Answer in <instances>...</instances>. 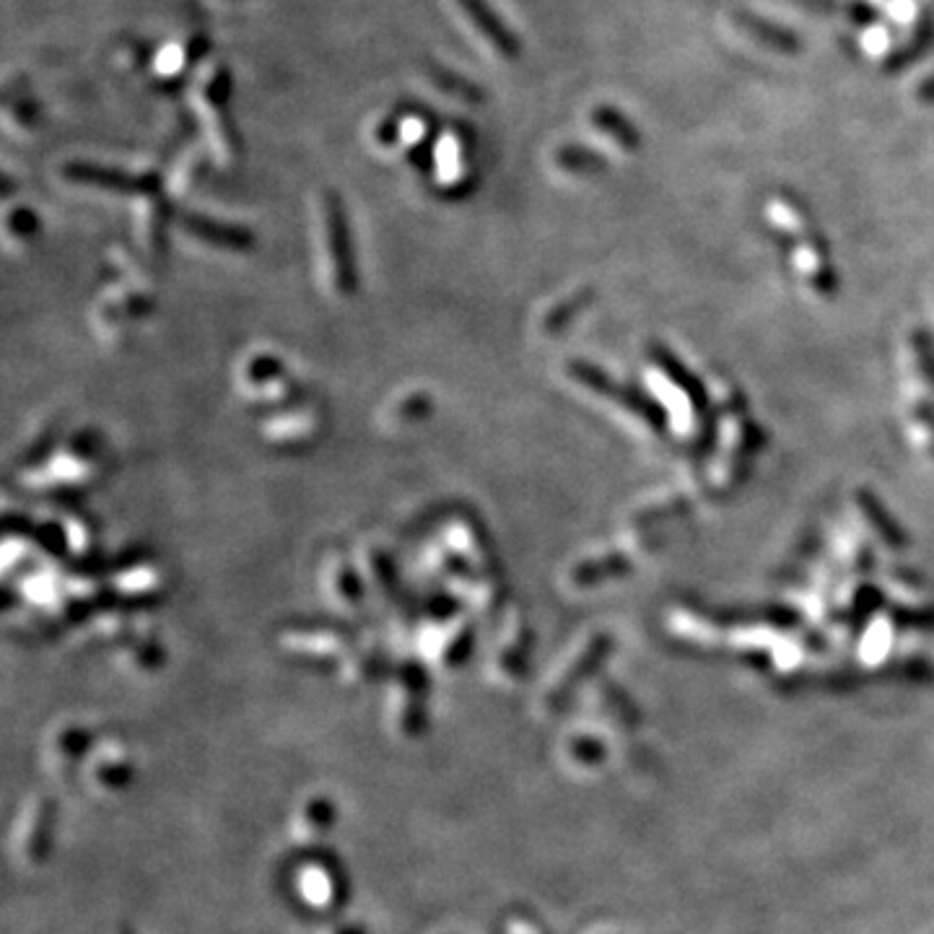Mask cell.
Returning a JSON list of instances; mask_svg holds the SVG:
<instances>
[{
	"instance_id": "obj_1",
	"label": "cell",
	"mask_w": 934,
	"mask_h": 934,
	"mask_svg": "<svg viewBox=\"0 0 934 934\" xmlns=\"http://www.w3.org/2000/svg\"><path fill=\"white\" fill-rule=\"evenodd\" d=\"M325 231L336 289L340 293H353L356 291V263H353L349 222H345L343 205L336 195H327L325 200Z\"/></svg>"
},
{
	"instance_id": "obj_2",
	"label": "cell",
	"mask_w": 934,
	"mask_h": 934,
	"mask_svg": "<svg viewBox=\"0 0 934 934\" xmlns=\"http://www.w3.org/2000/svg\"><path fill=\"white\" fill-rule=\"evenodd\" d=\"M400 680L405 689V709H403V730L408 737H418L426 732L429 714H426V693H429V678L418 662H405L400 667Z\"/></svg>"
},
{
	"instance_id": "obj_3",
	"label": "cell",
	"mask_w": 934,
	"mask_h": 934,
	"mask_svg": "<svg viewBox=\"0 0 934 934\" xmlns=\"http://www.w3.org/2000/svg\"><path fill=\"white\" fill-rule=\"evenodd\" d=\"M65 177L73 179V182L97 185V187H104V190H115V192H130V195L132 192L156 190V177L125 175V172L104 169V166H91V164H71L68 169H65Z\"/></svg>"
},
{
	"instance_id": "obj_4",
	"label": "cell",
	"mask_w": 934,
	"mask_h": 934,
	"mask_svg": "<svg viewBox=\"0 0 934 934\" xmlns=\"http://www.w3.org/2000/svg\"><path fill=\"white\" fill-rule=\"evenodd\" d=\"M459 9L465 11V16L470 18L472 26L483 35L489 42L496 47L504 55H517V42H514L512 31L502 24V18L489 9L485 0H459Z\"/></svg>"
},
{
	"instance_id": "obj_5",
	"label": "cell",
	"mask_w": 934,
	"mask_h": 934,
	"mask_svg": "<svg viewBox=\"0 0 934 934\" xmlns=\"http://www.w3.org/2000/svg\"><path fill=\"white\" fill-rule=\"evenodd\" d=\"M55 823H58V805L52 799L39 803L35 825H31V836L26 841V857L31 862H47L52 851V841H55Z\"/></svg>"
},
{
	"instance_id": "obj_6",
	"label": "cell",
	"mask_w": 934,
	"mask_h": 934,
	"mask_svg": "<svg viewBox=\"0 0 934 934\" xmlns=\"http://www.w3.org/2000/svg\"><path fill=\"white\" fill-rule=\"evenodd\" d=\"M185 226L190 229V234H195L198 239H203V242L216 244V247H229V250H244V247L252 244V234L239 229V226H226V224H216L209 222V218H200V216H190L185 218Z\"/></svg>"
},
{
	"instance_id": "obj_7",
	"label": "cell",
	"mask_w": 934,
	"mask_h": 934,
	"mask_svg": "<svg viewBox=\"0 0 934 934\" xmlns=\"http://www.w3.org/2000/svg\"><path fill=\"white\" fill-rule=\"evenodd\" d=\"M431 78L437 81V86L446 93H452V97L465 99V102H480L483 99V93L476 84L465 81L463 76H455V73L444 71V68H431Z\"/></svg>"
},
{
	"instance_id": "obj_8",
	"label": "cell",
	"mask_w": 934,
	"mask_h": 934,
	"mask_svg": "<svg viewBox=\"0 0 934 934\" xmlns=\"http://www.w3.org/2000/svg\"><path fill=\"white\" fill-rule=\"evenodd\" d=\"M306 820L319 831L330 829L336 823V803H330L327 797H317L306 805Z\"/></svg>"
},
{
	"instance_id": "obj_9",
	"label": "cell",
	"mask_w": 934,
	"mask_h": 934,
	"mask_svg": "<svg viewBox=\"0 0 934 934\" xmlns=\"http://www.w3.org/2000/svg\"><path fill=\"white\" fill-rule=\"evenodd\" d=\"M99 782H104L106 786H112V790H123V786H128L132 782V766L130 763H102L97 771Z\"/></svg>"
},
{
	"instance_id": "obj_10",
	"label": "cell",
	"mask_w": 934,
	"mask_h": 934,
	"mask_svg": "<svg viewBox=\"0 0 934 934\" xmlns=\"http://www.w3.org/2000/svg\"><path fill=\"white\" fill-rule=\"evenodd\" d=\"M470 654H472V631L465 629L463 633H459V636L452 639L450 646H446L444 662L450 667H459V665L467 662V657H470Z\"/></svg>"
},
{
	"instance_id": "obj_11",
	"label": "cell",
	"mask_w": 934,
	"mask_h": 934,
	"mask_svg": "<svg viewBox=\"0 0 934 934\" xmlns=\"http://www.w3.org/2000/svg\"><path fill=\"white\" fill-rule=\"evenodd\" d=\"M89 747H91V735L86 730H68L60 735V750H63L65 756L81 758L86 756Z\"/></svg>"
},
{
	"instance_id": "obj_12",
	"label": "cell",
	"mask_w": 934,
	"mask_h": 934,
	"mask_svg": "<svg viewBox=\"0 0 934 934\" xmlns=\"http://www.w3.org/2000/svg\"><path fill=\"white\" fill-rule=\"evenodd\" d=\"M280 374V364L276 358H255V362L250 364V369H247V379H250L252 384H265L273 382Z\"/></svg>"
},
{
	"instance_id": "obj_13",
	"label": "cell",
	"mask_w": 934,
	"mask_h": 934,
	"mask_svg": "<svg viewBox=\"0 0 934 934\" xmlns=\"http://www.w3.org/2000/svg\"><path fill=\"white\" fill-rule=\"evenodd\" d=\"M338 579H340L338 595L343 599H349V605H358V599H362V586H358L356 573L343 566V569H340V573H338Z\"/></svg>"
},
{
	"instance_id": "obj_14",
	"label": "cell",
	"mask_w": 934,
	"mask_h": 934,
	"mask_svg": "<svg viewBox=\"0 0 934 934\" xmlns=\"http://www.w3.org/2000/svg\"><path fill=\"white\" fill-rule=\"evenodd\" d=\"M571 753L577 756L582 763H595V760L603 758V747H599L595 740H573L571 743Z\"/></svg>"
},
{
	"instance_id": "obj_15",
	"label": "cell",
	"mask_w": 934,
	"mask_h": 934,
	"mask_svg": "<svg viewBox=\"0 0 934 934\" xmlns=\"http://www.w3.org/2000/svg\"><path fill=\"white\" fill-rule=\"evenodd\" d=\"M336 934H366V930H364V926H358V924H349V926H340V930Z\"/></svg>"
},
{
	"instance_id": "obj_16",
	"label": "cell",
	"mask_w": 934,
	"mask_h": 934,
	"mask_svg": "<svg viewBox=\"0 0 934 934\" xmlns=\"http://www.w3.org/2000/svg\"><path fill=\"white\" fill-rule=\"evenodd\" d=\"M119 934H132V932H130V930H123V932H119Z\"/></svg>"
}]
</instances>
